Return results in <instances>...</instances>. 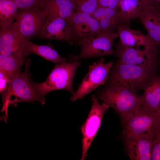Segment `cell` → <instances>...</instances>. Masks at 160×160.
Instances as JSON below:
<instances>
[{
    "label": "cell",
    "instance_id": "cell-30",
    "mask_svg": "<svg viewBox=\"0 0 160 160\" xmlns=\"http://www.w3.org/2000/svg\"><path fill=\"white\" fill-rule=\"evenodd\" d=\"M153 1L157 6L160 5V0H153Z\"/></svg>",
    "mask_w": 160,
    "mask_h": 160
},
{
    "label": "cell",
    "instance_id": "cell-2",
    "mask_svg": "<svg viewBox=\"0 0 160 160\" xmlns=\"http://www.w3.org/2000/svg\"><path fill=\"white\" fill-rule=\"evenodd\" d=\"M30 59L26 62L25 69L11 77L6 90L1 94L3 106L1 112L4 113L0 120L7 123L8 110L10 105L16 106L18 103L26 102L33 103L38 101L30 82L29 73Z\"/></svg>",
    "mask_w": 160,
    "mask_h": 160
},
{
    "label": "cell",
    "instance_id": "cell-16",
    "mask_svg": "<svg viewBox=\"0 0 160 160\" xmlns=\"http://www.w3.org/2000/svg\"><path fill=\"white\" fill-rule=\"evenodd\" d=\"M22 43L24 54L27 57L31 54H34L56 63L67 61L62 57L51 46L37 44L25 39L22 38Z\"/></svg>",
    "mask_w": 160,
    "mask_h": 160
},
{
    "label": "cell",
    "instance_id": "cell-31",
    "mask_svg": "<svg viewBox=\"0 0 160 160\" xmlns=\"http://www.w3.org/2000/svg\"><path fill=\"white\" fill-rule=\"evenodd\" d=\"M156 112L160 119V106Z\"/></svg>",
    "mask_w": 160,
    "mask_h": 160
},
{
    "label": "cell",
    "instance_id": "cell-23",
    "mask_svg": "<svg viewBox=\"0 0 160 160\" xmlns=\"http://www.w3.org/2000/svg\"><path fill=\"white\" fill-rule=\"evenodd\" d=\"M23 63L17 58L0 53V71L12 77L20 72Z\"/></svg>",
    "mask_w": 160,
    "mask_h": 160
},
{
    "label": "cell",
    "instance_id": "cell-8",
    "mask_svg": "<svg viewBox=\"0 0 160 160\" xmlns=\"http://www.w3.org/2000/svg\"><path fill=\"white\" fill-rule=\"evenodd\" d=\"M115 47L117 56L120 58L119 62L131 65L147 66L157 73L160 65L158 49L148 47H144L143 49L128 47L120 42Z\"/></svg>",
    "mask_w": 160,
    "mask_h": 160
},
{
    "label": "cell",
    "instance_id": "cell-21",
    "mask_svg": "<svg viewBox=\"0 0 160 160\" xmlns=\"http://www.w3.org/2000/svg\"><path fill=\"white\" fill-rule=\"evenodd\" d=\"M118 12L120 23H128L132 20L139 18L143 7L138 0H120Z\"/></svg>",
    "mask_w": 160,
    "mask_h": 160
},
{
    "label": "cell",
    "instance_id": "cell-5",
    "mask_svg": "<svg viewBox=\"0 0 160 160\" xmlns=\"http://www.w3.org/2000/svg\"><path fill=\"white\" fill-rule=\"evenodd\" d=\"M118 37L116 32H102L95 36L81 39L75 42L81 47L79 54L76 56L71 54L69 58L73 60H80L91 57L106 55L117 56L113 48V42Z\"/></svg>",
    "mask_w": 160,
    "mask_h": 160
},
{
    "label": "cell",
    "instance_id": "cell-24",
    "mask_svg": "<svg viewBox=\"0 0 160 160\" xmlns=\"http://www.w3.org/2000/svg\"><path fill=\"white\" fill-rule=\"evenodd\" d=\"M76 12H83L91 15L97 7V0H72Z\"/></svg>",
    "mask_w": 160,
    "mask_h": 160
},
{
    "label": "cell",
    "instance_id": "cell-32",
    "mask_svg": "<svg viewBox=\"0 0 160 160\" xmlns=\"http://www.w3.org/2000/svg\"><path fill=\"white\" fill-rule=\"evenodd\" d=\"M157 7L158 10L159 16L160 19V5L158 6Z\"/></svg>",
    "mask_w": 160,
    "mask_h": 160
},
{
    "label": "cell",
    "instance_id": "cell-28",
    "mask_svg": "<svg viewBox=\"0 0 160 160\" xmlns=\"http://www.w3.org/2000/svg\"><path fill=\"white\" fill-rule=\"evenodd\" d=\"M120 0H97V6L118 9Z\"/></svg>",
    "mask_w": 160,
    "mask_h": 160
},
{
    "label": "cell",
    "instance_id": "cell-1",
    "mask_svg": "<svg viewBox=\"0 0 160 160\" xmlns=\"http://www.w3.org/2000/svg\"><path fill=\"white\" fill-rule=\"evenodd\" d=\"M81 63L80 60H73L69 58L66 62L57 63L44 82L37 83L30 79V82L39 101L42 105L45 103V96L50 92L64 89L72 95L73 78L77 68Z\"/></svg>",
    "mask_w": 160,
    "mask_h": 160
},
{
    "label": "cell",
    "instance_id": "cell-20",
    "mask_svg": "<svg viewBox=\"0 0 160 160\" xmlns=\"http://www.w3.org/2000/svg\"><path fill=\"white\" fill-rule=\"evenodd\" d=\"M41 6L49 13H55L67 20L75 12L72 0H42Z\"/></svg>",
    "mask_w": 160,
    "mask_h": 160
},
{
    "label": "cell",
    "instance_id": "cell-12",
    "mask_svg": "<svg viewBox=\"0 0 160 160\" xmlns=\"http://www.w3.org/2000/svg\"><path fill=\"white\" fill-rule=\"evenodd\" d=\"M68 20L73 32L75 43L78 39L95 36L102 32L98 22L89 13L76 12Z\"/></svg>",
    "mask_w": 160,
    "mask_h": 160
},
{
    "label": "cell",
    "instance_id": "cell-13",
    "mask_svg": "<svg viewBox=\"0 0 160 160\" xmlns=\"http://www.w3.org/2000/svg\"><path fill=\"white\" fill-rule=\"evenodd\" d=\"M158 134L125 137L127 154L130 159L151 160V150Z\"/></svg>",
    "mask_w": 160,
    "mask_h": 160
},
{
    "label": "cell",
    "instance_id": "cell-11",
    "mask_svg": "<svg viewBox=\"0 0 160 160\" xmlns=\"http://www.w3.org/2000/svg\"><path fill=\"white\" fill-rule=\"evenodd\" d=\"M38 36L41 39L65 41L70 44L75 43L68 20L54 13H49Z\"/></svg>",
    "mask_w": 160,
    "mask_h": 160
},
{
    "label": "cell",
    "instance_id": "cell-14",
    "mask_svg": "<svg viewBox=\"0 0 160 160\" xmlns=\"http://www.w3.org/2000/svg\"><path fill=\"white\" fill-rule=\"evenodd\" d=\"M139 18L147 31L146 36L148 45L160 50V19L158 7H143Z\"/></svg>",
    "mask_w": 160,
    "mask_h": 160
},
{
    "label": "cell",
    "instance_id": "cell-18",
    "mask_svg": "<svg viewBox=\"0 0 160 160\" xmlns=\"http://www.w3.org/2000/svg\"><path fill=\"white\" fill-rule=\"evenodd\" d=\"M118 9L97 6L92 15L98 22L101 32H113L120 23Z\"/></svg>",
    "mask_w": 160,
    "mask_h": 160
},
{
    "label": "cell",
    "instance_id": "cell-7",
    "mask_svg": "<svg viewBox=\"0 0 160 160\" xmlns=\"http://www.w3.org/2000/svg\"><path fill=\"white\" fill-rule=\"evenodd\" d=\"M48 14L42 7L19 9L10 28L20 38L30 40L38 34Z\"/></svg>",
    "mask_w": 160,
    "mask_h": 160
},
{
    "label": "cell",
    "instance_id": "cell-6",
    "mask_svg": "<svg viewBox=\"0 0 160 160\" xmlns=\"http://www.w3.org/2000/svg\"><path fill=\"white\" fill-rule=\"evenodd\" d=\"M123 123L125 137L156 135L160 132V119L156 112L141 105Z\"/></svg>",
    "mask_w": 160,
    "mask_h": 160
},
{
    "label": "cell",
    "instance_id": "cell-15",
    "mask_svg": "<svg viewBox=\"0 0 160 160\" xmlns=\"http://www.w3.org/2000/svg\"><path fill=\"white\" fill-rule=\"evenodd\" d=\"M0 53L14 57L23 63L28 61L23 50L22 38L11 28L0 29Z\"/></svg>",
    "mask_w": 160,
    "mask_h": 160
},
{
    "label": "cell",
    "instance_id": "cell-27",
    "mask_svg": "<svg viewBox=\"0 0 160 160\" xmlns=\"http://www.w3.org/2000/svg\"><path fill=\"white\" fill-rule=\"evenodd\" d=\"M11 78L9 76L0 71V92L1 94L7 89Z\"/></svg>",
    "mask_w": 160,
    "mask_h": 160
},
{
    "label": "cell",
    "instance_id": "cell-25",
    "mask_svg": "<svg viewBox=\"0 0 160 160\" xmlns=\"http://www.w3.org/2000/svg\"><path fill=\"white\" fill-rule=\"evenodd\" d=\"M42 0H14L19 9L31 7H42Z\"/></svg>",
    "mask_w": 160,
    "mask_h": 160
},
{
    "label": "cell",
    "instance_id": "cell-17",
    "mask_svg": "<svg viewBox=\"0 0 160 160\" xmlns=\"http://www.w3.org/2000/svg\"><path fill=\"white\" fill-rule=\"evenodd\" d=\"M128 25V23H120L116 28L121 44L130 47H148L146 35L137 30L131 28Z\"/></svg>",
    "mask_w": 160,
    "mask_h": 160
},
{
    "label": "cell",
    "instance_id": "cell-22",
    "mask_svg": "<svg viewBox=\"0 0 160 160\" xmlns=\"http://www.w3.org/2000/svg\"><path fill=\"white\" fill-rule=\"evenodd\" d=\"M14 0H0V29L10 28L18 12Z\"/></svg>",
    "mask_w": 160,
    "mask_h": 160
},
{
    "label": "cell",
    "instance_id": "cell-10",
    "mask_svg": "<svg viewBox=\"0 0 160 160\" xmlns=\"http://www.w3.org/2000/svg\"><path fill=\"white\" fill-rule=\"evenodd\" d=\"M92 100L91 108L85 122L81 128L82 135L81 160L87 156L88 150L101 126L103 115L109 108L103 102L100 103L95 95L92 96Z\"/></svg>",
    "mask_w": 160,
    "mask_h": 160
},
{
    "label": "cell",
    "instance_id": "cell-3",
    "mask_svg": "<svg viewBox=\"0 0 160 160\" xmlns=\"http://www.w3.org/2000/svg\"><path fill=\"white\" fill-rule=\"evenodd\" d=\"M95 96L114 109L121 116L123 123L131 116L142 103V95L118 85H108Z\"/></svg>",
    "mask_w": 160,
    "mask_h": 160
},
{
    "label": "cell",
    "instance_id": "cell-9",
    "mask_svg": "<svg viewBox=\"0 0 160 160\" xmlns=\"http://www.w3.org/2000/svg\"><path fill=\"white\" fill-rule=\"evenodd\" d=\"M113 64L112 61L107 63L102 57L89 67V71L83 79L77 91L71 98L72 101L81 99L107 80L110 70Z\"/></svg>",
    "mask_w": 160,
    "mask_h": 160
},
{
    "label": "cell",
    "instance_id": "cell-4",
    "mask_svg": "<svg viewBox=\"0 0 160 160\" xmlns=\"http://www.w3.org/2000/svg\"><path fill=\"white\" fill-rule=\"evenodd\" d=\"M157 73L150 67L119 62L109 79L108 85L121 86L136 93L143 89Z\"/></svg>",
    "mask_w": 160,
    "mask_h": 160
},
{
    "label": "cell",
    "instance_id": "cell-29",
    "mask_svg": "<svg viewBox=\"0 0 160 160\" xmlns=\"http://www.w3.org/2000/svg\"><path fill=\"white\" fill-rule=\"evenodd\" d=\"M142 4L143 7H148L152 6H156L153 0H138Z\"/></svg>",
    "mask_w": 160,
    "mask_h": 160
},
{
    "label": "cell",
    "instance_id": "cell-19",
    "mask_svg": "<svg viewBox=\"0 0 160 160\" xmlns=\"http://www.w3.org/2000/svg\"><path fill=\"white\" fill-rule=\"evenodd\" d=\"M143 90L141 105L156 112L160 106V75L153 76Z\"/></svg>",
    "mask_w": 160,
    "mask_h": 160
},
{
    "label": "cell",
    "instance_id": "cell-26",
    "mask_svg": "<svg viewBox=\"0 0 160 160\" xmlns=\"http://www.w3.org/2000/svg\"><path fill=\"white\" fill-rule=\"evenodd\" d=\"M151 160H160V132L158 134L151 151Z\"/></svg>",
    "mask_w": 160,
    "mask_h": 160
}]
</instances>
